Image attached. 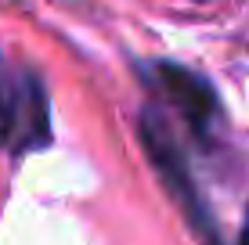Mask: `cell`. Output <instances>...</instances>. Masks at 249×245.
I'll list each match as a JSON object with an SVG mask.
<instances>
[{"mask_svg": "<svg viewBox=\"0 0 249 245\" xmlns=\"http://www.w3.org/2000/svg\"><path fill=\"white\" fill-rule=\"evenodd\" d=\"M51 145V115L44 87L33 72L11 69L0 50V148L36 151Z\"/></svg>", "mask_w": 249, "mask_h": 245, "instance_id": "obj_1", "label": "cell"}, {"mask_svg": "<svg viewBox=\"0 0 249 245\" xmlns=\"http://www.w3.org/2000/svg\"><path fill=\"white\" fill-rule=\"evenodd\" d=\"M141 145H144V151H148V159L156 163L159 177L166 180L170 195L184 206L192 227H195V231H202V238L210 242V245H220V242H217V231H213L210 213H206L199 191H195V184H192V173H188V163H184L181 148H177L170 126L162 123L156 112H144V115H141Z\"/></svg>", "mask_w": 249, "mask_h": 245, "instance_id": "obj_2", "label": "cell"}, {"mask_svg": "<svg viewBox=\"0 0 249 245\" xmlns=\"http://www.w3.org/2000/svg\"><path fill=\"white\" fill-rule=\"evenodd\" d=\"M152 83H156L159 94L184 115V123L192 126L199 137H210L213 123L220 119V105H217L213 87L199 72L184 69V65H177V62H156L152 65Z\"/></svg>", "mask_w": 249, "mask_h": 245, "instance_id": "obj_3", "label": "cell"}, {"mask_svg": "<svg viewBox=\"0 0 249 245\" xmlns=\"http://www.w3.org/2000/svg\"><path fill=\"white\" fill-rule=\"evenodd\" d=\"M238 245H249V213H246V224H242V238H238Z\"/></svg>", "mask_w": 249, "mask_h": 245, "instance_id": "obj_4", "label": "cell"}]
</instances>
